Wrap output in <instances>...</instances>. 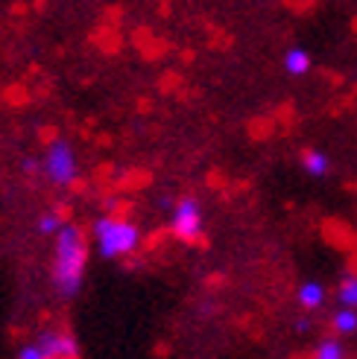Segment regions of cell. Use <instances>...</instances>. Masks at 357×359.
I'll use <instances>...</instances> for the list:
<instances>
[{"mask_svg":"<svg viewBox=\"0 0 357 359\" xmlns=\"http://www.w3.org/2000/svg\"><path fill=\"white\" fill-rule=\"evenodd\" d=\"M88 269V237L77 222H65L62 231L53 237V257H50V280L65 301L77 298L85 283Z\"/></svg>","mask_w":357,"mask_h":359,"instance_id":"6da1fadb","label":"cell"},{"mask_svg":"<svg viewBox=\"0 0 357 359\" xmlns=\"http://www.w3.org/2000/svg\"><path fill=\"white\" fill-rule=\"evenodd\" d=\"M91 240L103 260H123V257H132L141 248L144 234H141L138 222L117 217V213H103L91 225Z\"/></svg>","mask_w":357,"mask_h":359,"instance_id":"7a4b0ae2","label":"cell"},{"mask_svg":"<svg viewBox=\"0 0 357 359\" xmlns=\"http://www.w3.org/2000/svg\"><path fill=\"white\" fill-rule=\"evenodd\" d=\"M41 175L47 178V184L53 187H70L79 178V158L77 149L70 147V140L65 137H53L47 143V149L41 155Z\"/></svg>","mask_w":357,"mask_h":359,"instance_id":"3957f363","label":"cell"},{"mask_svg":"<svg viewBox=\"0 0 357 359\" xmlns=\"http://www.w3.org/2000/svg\"><path fill=\"white\" fill-rule=\"evenodd\" d=\"M170 234L178 243H200L205 234V210L193 196H182L170 205Z\"/></svg>","mask_w":357,"mask_h":359,"instance_id":"277c9868","label":"cell"},{"mask_svg":"<svg viewBox=\"0 0 357 359\" xmlns=\"http://www.w3.org/2000/svg\"><path fill=\"white\" fill-rule=\"evenodd\" d=\"M35 339L44 345V351L50 353V359H77L79 356L77 339L70 336V333H65V330H41Z\"/></svg>","mask_w":357,"mask_h":359,"instance_id":"5b68a950","label":"cell"},{"mask_svg":"<svg viewBox=\"0 0 357 359\" xmlns=\"http://www.w3.org/2000/svg\"><path fill=\"white\" fill-rule=\"evenodd\" d=\"M296 301H299V307L308 310V313L323 310L325 301H328V286L323 280H305V283H299Z\"/></svg>","mask_w":357,"mask_h":359,"instance_id":"8992f818","label":"cell"},{"mask_svg":"<svg viewBox=\"0 0 357 359\" xmlns=\"http://www.w3.org/2000/svg\"><path fill=\"white\" fill-rule=\"evenodd\" d=\"M299 164H301V170H305V175H311V178L331 175V155L325 149H305L299 158Z\"/></svg>","mask_w":357,"mask_h":359,"instance_id":"52a82bcc","label":"cell"},{"mask_svg":"<svg viewBox=\"0 0 357 359\" xmlns=\"http://www.w3.org/2000/svg\"><path fill=\"white\" fill-rule=\"evenodd\" d=\"M313 59H311V53L305 47H290V50H284V56H281V67H284V74L287 76H305L308 70H311Z\"/></svg>","mask_w":357,"mask_h":359,"instance_id":"ba28073f","label":"cell"},{"mask_svg":"<svg viewBox=\"0 0 357 359\" xmlns=\"http://www.w3.org/2000/svg\"><path fill=\"white\" fill-rule=\"evenodd\" d=\"M311 359H349V351L340 342V336H328L323 342H316V348L311 351Z\"/></svg>","mask_w":357,"mask_h":359,"instance_id":"9c48e42d","label":"cell"},{"mask_svg":"<svg viewBox=\"0 0 357 359\" xmlns=\"http://www.w3.org/2000/svg\"><path fill=\"white\" fill-rule=\"evenodd\" d=\"M65 222H67V219L62 217V213L50 208V210H44V213H39V219H35V231H39L41 237L53 240V237H56L59 231H62V225H65Z\"/></svg>","mask_w":357,"mask_h":359,"instance_id":"30bf717a","label":"cell"},{"mask_svg":"<svg viewBox=\"0 0 357 359\" xmlns=\"http://www.w3.org/2000/svg\"><path fill=\"white\" fill-rule=\"evenodd\" d=\"M331 330L337 336H354L357 333V310L351 307H340L331 316Z\"/></svg>","mask_w":357,"mask_h":359,"instance_id":"8fae6325","label":"cell"},{"mask_svg":"<svg viewBox=\"0 0 357 359\" xmlns=\"http://www.w3.org/2000/svg\"><path fill=\"white\" fill-rule=\"evenodd\" d=\"M337 301H340V307L357 310V272H349L340 278V283H337Z\"/></svg>","mask_w":357,"mask_h":359,"instance_id":"7c38bea8","label":"cell"},{"mask_svg":"<svg viewBox=\"0 0 357 359\" xmlns=\"http://www.w3.org/2000/svg\"><path fill=\"white\" fill-rule=\"evenodd\" d=\"M18 359H50V353L44 351V345L39 339H32V342H24L18 348Z\"/></svg>","mask_w":357,"mask_h":359,"instance_id":"4fadbf2b","label":"cell"},{"mask_svg":"<svg viewBox=\"0 0 357 359\" xmlns=\"http://www.w3.org/2000/svg\"><path fill=\"white\" fill-rule=\"evenodd\" d=\"M24 172L27 175H39L41 172V158H27L24 161Z\"/></svg>","mask_w":357,"mask_h":359,"instance_id":"5bb4252c","label":"cell"}]
</instances>
